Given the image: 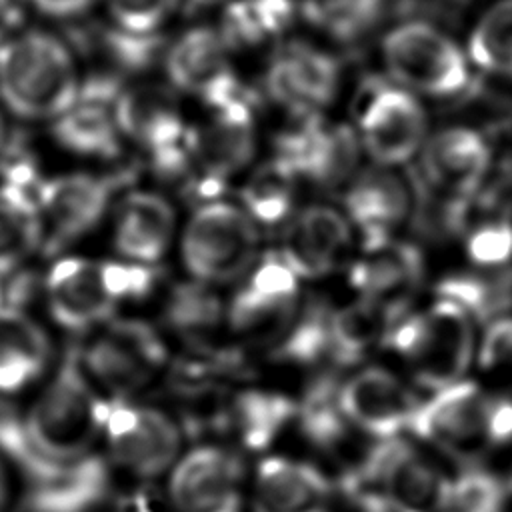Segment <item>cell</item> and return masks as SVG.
<instances>
[{"label":"cell","instance_id":"15","mask_svg":"<svg viewBox=\"0 0 512 512\" xmlns=\"http://www.w3.org/2000/svg\"><path fill=\"white\" fill-rule=\"evenodd\" d=\"M416 162L424 184L450 208L464 210L492 172L494 148L480 128L446 124L430 132Z\"/></svg>","mask_w":512,"mask_h":512},{"label":"cell","instance_id":"9","mask_svg":"<svg viewBox=\"0 0 512 512\" xmlns=\"http://www.w3.org/2000/svg\"><path fill=\"white\" fill-rule=\"evenodd\" d=\"M126 84L118 74H84L72 104L48 124L52 144L80 162H112L128 144Z\"/></svg>","mask_w":512,"mask_h":512},{"label":"cell","instance_id":"49","mask_svg":"<svg viewBox=\"0 0 512 512\" xmlns=\"http://www.w3.org/2000/svg\"><path fill=\"white\" fill-rule=\"evenodd\" d=\"M510 488H512V478H510Z\"/></svg>","mask_w":512,"mask_h":512},{"label":"cell","instance_id":"29","mask_svg":"<svg viewBox=\"0 0 512 512\" xmlns=\"http://www.w3.org/2000/svg\"><path fill=\"white\" fill-rule=\"evenodd\" d=\"M462 42L476 76L512 88V0H486Z\"/></svg>","mask_w":512,"mask_h":512},{"label":"cell","instance_id":"31","mask_svg":"<svg viewBox=\"0 0 512 512\" xmlns=\"http://www.w3.org/2000/svg\"><path fill=\"white\" fill-rule=\"evenodd\" d=\"M294 416L298 406L288 396L268 390L238 392L228 404V428L252 452L268 448Z\"/></svg>","mask_w":512,"mask_h":512},{"label":"cell","instance_id":"24","mask_svg":"<svg viewBox=\"0 0 512 512\" xmlns=\"http://www.w3.org/2000/svg\"><path fill=\"white\" fill-rule=\"evenodd\" d=\"M362 250L364 256L354 260L348 270L352 288L360 292L364 300H370L400 318L424 278V258L420 248L392 238Z\"/></svg>","mask_w":512,"mask_h":512},{"label":"cell","instance_id":"17","mask_svg":"<svg viewBox=\"0 0 512 512\" xmlns=\"http://www.w3.org/2000/svg\"><path fill=\"white\" fill-rule=\"evenodd\" d=\"M344 212L360 232L362 248L394 238L418 212V190L402 168L366 166L344 188Z\"/></svg>","mask_w":512,"mask_h":512},{"label":"cell","instance_id":"36","mask_svg":"<svg viewBox=\"0 0 512 512\" xmlns=\"http://www.w3.org/2000/svg\"><path fill=\"white\" fill-rule=\"evenodd\" d=\"M42 222L38 204L0 184V272L22 266L42 248Z\"/></svg>","mask_w":512,"mask_h":512},{"label":"cell","instance_id":"43","mask_svg":"<svg viewBox=\"0 0 512 512\" xmlns=\"http://www.w3.org/2000/svg\"><path fill=\"white\" fill-rule=\"evenodd\" d=\"M476 358L480 368L488 372L512 368V316H500L488 324Z\"/></svg>","mask_w":512,"mask_h":512},{"label":"cell","instance_id":"20","mask_svg":"<svg viewBox=\"0 0 512 512\" xmlns=\"http://www.w3.org/2000/svg\"><path fill=\"white\" fill-rule=\"evenodd\" d=\"M240 458L218 446H198L172 470L170 498L178 512H240Z\"/></svg>","mask_w":512,"mask_h":512},{"label":"cell","instance_id":"34","mask_svg":"<svg viewBox=\"0 0 512 512\" xmlns=\"http://www.w3.org/2000/svg\"><path fill=\"white\" fill-rule=\"evenodd\" d=\"M298 186L300 182L290 172L268 158L246 172L238 204L256 224L278 226L292 216Z\"/></svg>","mask_w":512,"mask_h":512},{"label":"cell","instance_id":"6","mask_svg":"<svg viewBox=\"0 0 512 512\" xmlns=\"http://www.w3.org/2000/svg\"><path fill=\"white\" fill-rule=\"evenodd\" d=\"M258 244V224L248 212L218 198L196 204L182 228L180 254L194 278L224 284L254 266Z\"/></svg>","mask_w":512,"mask_h":512},{"label":"cell","instance_id":"10","mask_svg":"<svg viewBox=\"0 0 512 512\" xmlns=\"http://www.w3.org/2000/svg\"><path fill=\"white\" fill-rule=\"evenodd\" d=\"M78 352L94 386L116 400L150 384L168 358L160 334L134 318L104 322Z\"/></svg>","mask_w":512,"mask_h":512},{"label":"cell","instance_id":"8","mask_svg":"<svg viewBox=\"0 0 512 512\" xmlns=\"http://www.w3.org/2000/svg\"><path fill=\"white\" fill-rule=\"evenodd\" d=\"M352 128L364 156L390 168L416 162L432 132L426 102L384 76L362 90Z\"/></svg>","mask_w":512,"mask_h":512},{"label":"cell","instance_id":"19","mask_svg":"<svg viewBox=\"0 0 512 512\" xmlns=\"http://www.w3.org/2000/svg\"><path fill=\"white\" fill-rule=\"evenodd\" d=\"M420 398L384 368H364L340 382L338 406L344 418L358 430L378 440L398 436L410 426Z\"/></svg>","mask_w":512,"mask_h":512},{"label":"cell","instance_id":"46","mask_svg":"<svg viewBox=\"0 0 512 512\" xmlns=\"http://www.w3.org/2000/svg\"><path fill=\"white\" fill-rule=\"evenodd\" d=\"M30 16L32 10L26 0H0V46L32 26Z\"/></svg>","mask_w":512,"mask_h":512},{"label":"cell","instance_id":"47","mask_svg":"<svg viewBox=\"0 0 512 512\" xmlns=\"http://www.w3.org/2000/svg\"><path fill=\"white\" fill-rule=\"evenodd\" d=\"M20 122L14 120L2 106H0V160H4L8 154H12L20 142V132H18Z\"/></svg>","mask_w":512,"mask_h":512},{"label":"cell","instance_id":"25","mask_svg":"<svg viewBox=\"0 0 512 512\" xmlns=\"http://www.w3.org/2000/svg\"><path fill=\"white\" fill-rule=\"evenodd\" d=\"M30 512H88L110 490V468L94 454L72 462L44 460L28 476Z\"/></svg>","mask_w":512,"mask_h":512},{"label":"cell","instance_id":"32","mask_svg":"<svg viewBox=\"0 0 512 512\" xmlns=\"http://www.w3.org/2000/svg\"><path fill=\"white\" fill-rule=\"evenodd\" d=\"M398 322L386 308L360 300L332 312L330 318V354L338 366H350L362 360L376 344H384L388 332Z\"/></svg>","mask_w":512,"mask_h":512},{"label":"cell","instance_id":"27","mask_svg":"<svg viewBox=\"0 0 512 512\" xmlns=\"http://www.w3.org/2000/svg\"><path fill=\"white\" fill-rule=\"evenodd\" d=\"M164 318L202 356L214 358L230 372L240 368V356L216 344L224 322V306L208 286L198 282L176 284L166 298Z\"/></svg>","mask_w":512,"mask_h":512},{"label":"cell","instance_id":"4","mask_svg":"<svg viewBox=\"0 0 512 512\" xmlns=\"http://www.w3.org/2000/svg\"><path fill=\"white\" fill-rule=\"evenodd\" d=\"M384 346L400 354L418 386L438 392L462 380L474 358V318L456 302L438 298L426 312L398 320Z\"/></svg>","mask_w":512,"mask_h":512},{"label":"cell","instance_id":"21","mask_svg":"<svg viewBox=\"0 0 512 512\" xmlns=\"http://www.w3.org/2000/svg\"><path fill=\"white\" fill-rule=\"evenodd\" d=\"M42 292L50 318L68 332H86L110 320L116 302L104 288L100 262L62 256L46 272Z\"/></svg>","mask_w":512,"mask_h":512},{"label":"cell","instance_id":"2","mask_svg":"<svg viewBox=\"0 0 512 512\" xmlns=\"http://www.w3.org/2000/svg\"><path fill=\"white\" fill-rule=\"evenodd\" d=\"M108 406L110 400L88 378L74 346L20 418L22 434L38 456L72 462L90 454L94 440L102 434Z\"/></svg>","mask_w":512,"mask_h":512},{"label":"cell","instance_id":"22","mask_svg":"<svg viewBox=\"0 0 512 512\" xmlns=\"http://www.w3.org/2000/svg\"><path fill=\"white\" fill-rule=\"evenodd\" d=\"M352 228L346 212L334 206H304L284 230L280 256L298 278L326 276L350 252Z\"/></svg>","mask_w":512,"mask_h":512},{"label":"cell","instance_id":"44","mask_svg":"<svg viewBox=\"0 0 512 512\" xmlns=\"http://www.w3.org/2000/svg\"><path fill=\"white\" fill-rule=\"evenodd\" d=\"M486 442L498 448L512 444V396H488Z\"/></svg>","mask_w":512,"mask_h":512},{"label":"cell","instance_id":"42","mask_svg":"<svg viewBox=\"0 0 512 512\" xmlns=\"http://www.w3.org/2000/svg\"><path fill=\"white\" fill-rule=\"evenodd\" d=\"M244 288L266 300H296L298 276L290 270L280 254H266L254 266L252 276Z\"/></svg>","mask_w":512,"mask_h":512},{"label":"cell","instance_id":"5","mask_svg":"<svg viewBox=\"0 0 512 512\" xmlns=\"http://www.w3.org/2000/svg\"><path fill=\"white\" fill-rule=\"evenodd\" d=\"M258 152V124L252 98L240 96L206 108L192 124L186 192L196 204L222 198L228 180L248 172Z\"/></svg>","mask_w":512,"mask_h":512},{"label":"cell","instance_id":"18","mask_svg":"<svg viewBox=\"0 0 512 512\" xmlns=\"http://www.w3.org/2000/svg\"><path fill=\"white\" fill-rule=\"evenodd\" d=\"M488 396L476 382L460 380L420 404L410 430L460 462H474L486 450Z\"/></svg>","mask_w":512,"mask_h":512},{"label":"cell","instance_id":"48","mask_svg":"<svg viewBox=\"0 0 512 512\" xmlns=\"http://www.w3.org/2000/svg\"><path fill=\"white\" fill-rule=\"evenodd\" d=\"M8 458L0 452V512H8L12 496H14V486H12V474L8 468Z\"/></svg>","mask_w":512,"mask_h":512},{"label":"cell","instance_id":"38","mask_svg":"<svg viewBox=\"0 0 512 512\" xmlns=\"http://www.w3.org/2000/svg\"><path fill=\"white\" fill-rule=\"evenodd\" d=\"M188 4V0H100L98 8L108 28L132 38L160 40Z\"/></svg>","mask_w":512,"mask_h":512},{"label":"cell","instance_id":"30","mask_svg":"<svg viewBox=\"0 0 512 512\" xmlns=\"http://www.w3.org/2000/svg\"><path fill=\"white\" fill-rule=\"evenodd\" d=\"M300 14V0H226L218 20V30L230 50H256L278 44Z\"/></svg>","mask_w":512,"mask_h":512},{"label":"cell","instance_id":"13","mask_svg":"<svg viewBox=\"0 0 512 512\" xmlns=\"http://www.w3.org/2000/svg\"><path fill=\"white\" fill-rule=\"evenodd\" d=\"M118 178L86 168L48 176L40 196L42 248L58 252L90 234L114 208Z\"/></svg>","mask_w":512,"mask_h":512},{"label":"cell","instance_id":"7","mask_svg":"<svg viewBox=\"0 0 512 512\" xmlns=\"http://www.w3.org/2000/svg\"><path fill=\"white\" fill-rule=\"evenodd\" d=\"M344 82L340 58L308 38H284L266 60L264 96L290 120L326 116Z\"/></svg>","mask_w":512,"mask_h":512},{"label":"cell","instance_id":"1","mask_svg":"<svg viewBox=\"0 0 512 512\" xmlns=\"http://www.w3.org/2000/svg\"><path fill=\"white\" fill-rule=\"evenodd\" d=\"M84 70L64 36L28 26L0 46V106L20 124H50L76 98Z\"/></svg>","mask_w":512,"mask_h":512},{"label":"cell","instance_id":"16","mask_svg":"<svg viewBox=\"0 0 512 512\" xmlns=\"http://www.w3.org/2000/svg\"><path fill=\"white\" fill-rule=\"evenodd\" d=\"M102 434L112 462L138 478L162 474L182 442L178 424L166 412L116 398L110 400Z\"/></svg>","mask_w":512,"mask_h":512},{"label":"cell","instance_id":"14","mask_svg":"<svg viewBox=\"0 0 512 512\" xmlns=\"http://www.w3.org/2000/svg\"><path fill=\"white\" fill-rule=\"evenodd\" d=\"M358 476L388 504L390 512H442L448 478L410 442L392 436L368 448Z\"/></svg>","mask_w":512,"mask_h":512},{"label":"cell","instance_id":"26","mask_svg":"<svg viewBox=\"0 0 512 512\" xmlns=\"http://www.w3.org/2000/svg\"><path fill=\"white\" fill-rule=\"evenodd\" d=\"M332 482L312 464L266 458L254 478V512H330Z\"/></svg>","mask_w":512,"mask_h":512},{"label":"cell","instance_id":"11","mask_svg":"<svg viewBox=\"0 0 512 512\" xmlns=\"http://www.w3.org/2000/svg\"><path fill=\"white\" fill-rule=\"evenodd\" d=\"M362 158L366 156L352 124L326 116L290 120L276 136L270 156L300 184L320 188H346L364 168Z\"/></svg>","mask_w":512,"mask_h":512},{"label":"cell","instance_id":"41","mask_svg":"<svg viewBox=\"0 0 512 512\" xmlns=\"http://www.w3.org/2000/svg\"><path fill=\"white\" fill-rule=\"evenodd\" d=\"M100 276L106 292L114 302L142 300L156 288L160 270L128 260H108L100 262Z\"/></svg>","mask_w":512,"mask_h":512},{"label":"cell","instance_id":"33","mask_svg":"<svg viewBox=\"0 0 512 512\" xmlns=\"http://www.w3.org/2000/svg\"><path fill=\"white\" fill-rule=\"evenodd\" d=\"M390 8V0H300L306 24L338 44H354L372 34Z\"/></svg>","mask_w":512,"mask_h":512},{"label":"cell","instance_id":"45","mask_svg":"<svg viewBox=\"0 0 512 512\" xmlns=\"http://www.w3.org/2000/svg\"><path fill=\"white\" fill-rule=\"evenodd\" d=\"M32 14L48 22H76L86 18L100 0H26Z\"/></svg>","mask_w":512,"mask_h":512},{"label":"cell","instance_id":"12","mask_svg":"<svg viewBox=\"0 0 512 512\" xmlns=\"http://www.w3.org/2000/svg\"><path fill=\"white\" fill-rule=\"evenodd\" d=\"M166 84L204 108L224 104L242 92L234 52L216 24H192L168 40L160 54Z\"/></svg>","mask_w":512,"mask_h":512},{"label":"cell","instance_id":"35","mask_svg":"<svg viewBox=\"0 0 512 512\" xmlns=\"http://www.w3.org/2000/svg\"><path fill=\"white\" fill-rule=\"evenodd\" d=\"M332 312L322 298H308L298 306L282 336L270 346V356L290 364H316L328 358Z\"/></svg>","mask_w":512,"mask_h":512},{"label":"cell","instance_id":"39","mask_svg":"<svg viewBox=\"0 0 512 512\" xmlns=\"http://www.w3.org/2000/svg\"><path fill=\"white\" fill-rule=\"evenodd\" d=\"M508 488L498 474L470 466L448 480L442 512H506Z\"/></svg>","mask_w":512,"mask_h":512},{"label":"cell","instance_id":"40","mask_svg":"<svg viewBox=\"0 0 512 512\" xmlns=\"http://www.w3.org/2000/svg\"><path fill=\"white\" fill-rule=\"evenodd\" d=\"M466 254L480 268H502L512 262V222L506 214L474 226L466 238Z\"/></svg>","mask_w":512,"mask_h":512},{"label":"cell","instance_id":"37","mask_svg":"<svg viewBox=\"0 0 512 512\" xmlns=\"http://www.w3.org/2000/svg\"><path fill=\"white\" fill-rule=\"evenodd\" d=\"M436 294L460 304L476 320H492L512 306V272L450 274L438 282Z\"/></svg>","mask_w":512,"mask_h":512},{"label":"cell","instance_id":"23","mask_svg":"<svg viewBox=\"0 0 512 512\" xmlns=\"http://www.w3.org/2000/svg\"><path fill=\"white\" fill-rule=\"evenodd\" d=\"M112 246L120 258L138 264H156L168 252L178 218L168 196L156 190H128L114 204Z\"/></svg>","mask_w":512,"mask_h":512},{"label":"cell","instance_id":"28","mask_svg":"<svg viewBox=\"0 0 512 512\" xmlns=\"http://www.w3.org/2000/svg\"><path fill=\"white\" fill-rule=\"evenodd\" d=\"M52 362L46 330L24 316L0 318V394L12 396L36 384Z\"/></svg>","mask_w":512,"mask_h":512},{"label":"cell","instance_id":"3","mask_svg":"<svg viewBox=\"0 0 512 512\" xmlns=\"http://www.w3.org/2000/svg\"><path fill=\"white\" fill-rule=\"evenodd\" d=\"M384 78L428 100H456L478 78L464 42L426 18L388 26L378 40Z\"/></svg>","mask_w":512,"mask_h":512}]
</instances>
